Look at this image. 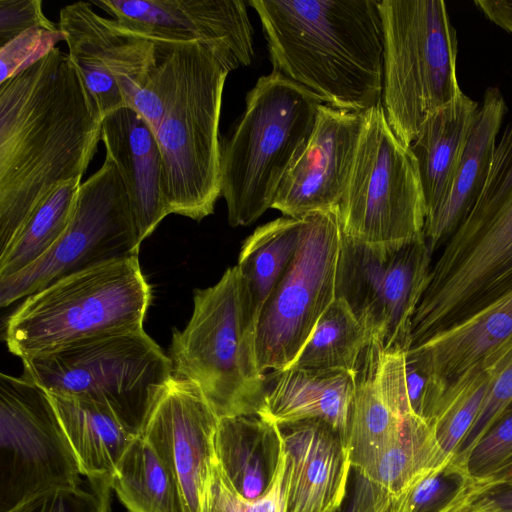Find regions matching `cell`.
Listing matches in <instances>:
<instances>
[{
  "mask_svg": "<svg viewBox=\"0 0 512 512\" xmlns=\"http://www.w3.org/2000/svg\"><path fill=\"white\" fill-rule=\"evenodd\" d=\"M102 120L58 47L0 84V252L53 189L82 180Z\"/></svg>",
  "mask_w": 512,
  "mask_h": 512,
  "instance_id": "cell-1",
  "label": "cell"
},
{
  "mask_svg": "<svg viewBox=\"0 0 512 512\" xmlns=\"http://www.w3.org/2000/svg\"><path fill=\"white\" fill-rule=\"evenodd\" d=\"M380 0H249L274 72L326 105L364 113L381 103Z\"/></svg>",
  "mask_w": 512,
  "mask_h": 512,
  "instance_id": "cell-2",
  "label": "cell"
},
{
  "mask_svg": "<svg viewBox=\"0 0 512 512\" xmlns=\"http://www.w3.org/2000/svg\"><path fill=\"white\" fill-rule=\"evenodd\" d=\"M512 292V123L497 141L472 210L431 267L411 323L410 347L471 318Z\"/></svg>",
  "mask_w": 512,
  "mask_h": 512,
  "instance_id": "cell-3",
  "label": "cell"
},
{
  "mask_svg": "<svg viewBox=\"0 0 512 512\" xmlns=\"http://www.w3.org/2000/svg\"><path fill=\"white\" fill-rule=\"evenodd\" d=\"M231 69L199 42H175L155 133L162 157V196L168 214L201 221L221 196L219 124Z\"/></svg>",
  "mask_w": 512,
  "mask_h": 512,
  "instance_id": "cell-4",
  "label": "cell"
},
{
  "mask_svg": "<svg viewBox=\"0 0 512 512\" xmlns=\"http://www.w3.org/2000/svg\"><path fill=\"white\" fill-rule=\"evenodd\" d=\"M321 104L308 89L274 71L247 93L242 116L221 141V196L230 226L251 225L272 208Z\"/></svg>",
  "mask_w": 512,
  "mask_h": 512,
  "instance_id": "cell-5",
  "label": "cell"
},
{
  "mask_svg": "<svg viewBox=\"0 0 512 512\" xmlns=\"http://www.w3.org/2000/svg\"><path fill=\"white\" fill-rule=\"evenodd\" d=\"M151 288L138 255L62 278L24 298L5 325L9 351L30 359L89 339L143 330Z\"/></svg>",
  "mask_w": 512,
  "mask_h": 512,
  "instance_id": "cell-6",
  "label": "cell"
},
{
  "mask_svg": "<svg viewBox=\"0 0 512 512\" xmlns=\"http://www.w3.org/2000/svg\"><path fill=\"white\" fill-rule=\"evenodd\" d=\"M186 327L173 332L172 375L193 383L219 417L257 414L266 376L256 356L257 324L237 266L196 289Z\"/></svg>",
  "mask_w": 512,
  "mask_h": 512,
  "instance_id": "cell-7",
  "label": "cell"
},
{
  "mask_svg": "<svg viewBox=\"0 0 512 512\" xmlns=\"http://www.w3.org/2000/svg\"><path fill=\"white\" fill-rule=\"evenodd\" d=\"M381 103L389 126L410 147L437 109L458 97V40L443 0H380Z\"/></svg>",
  "mask_w": 512,
  "mask_h": 512,
  "instance_id": "cell-8",
  "label": "cell"
},
{
  "mask_svg": "<svg viewBox=\"0 0 512 512\" xmlns=\"http://www.w3.org/2000/svg\"><path fill=\"white\" fill-rule=\"evenodd\" d=\"M22 363V376L49 394L103 405L138 435L172 378L169 356L144 329L78 342Z\"/></svg>",
  "mask_w": 512,
  "mask_h": 512,
  "instance_id": "cell-9",
  "label": "cell"
},
{
  "mask_svg": "<svg viewBox=\"0 0 512 512\" xmlns=\"http://www.w3.org/2000/svg\"><path fill=\"white\" fill-rule=\"evenodd\" d=\"M91 5L79 1L60 9L58 27L71 62L102 118L129 106L156 133L164 112L174 42L140 35L114 18L99 15Z\"/></svg>",
  "mask_w": 512,
  "mask_h": 512,
  "instance_id": "cell-10",
  "label": "cell"
},
{
  "mask_svg": "<svg viewBox=\"0 0 512 512\" xmlns=\"http://www.w3.org/2000/svg\"><path fill=\"white\" fill-rule=\"evenodd\" d=\"M338 210L343 234L360 242L398 246L423 237L426 207L417 162L389 126L382 103L363 113Z\"/></svg>",
  "mask_w": 512,
  "mask_h": 512,
  "instance_id": "cell-11",
  "label": "cell"
},
{
  "mask_svg": "<svg viewBox=\"0 0 512 512\" xmlns=\"http://www.w3.org/2000/svg\"><path fill=\"white\" fill-rule=\"evenodd\" d=\"M342 242L338 206L306 214L296 253L258 320L256 356L262 373L292 364L336 298Z\"/></svg>",
  "mask_w": 512,
  "mask_h": 512,
  "instance_id": "cell-12",
  "label": "cell"
},
{
  "mask_svg": "<svg viewBox=\"0 0 512 512\" xmlns=\"http://www.w3.org/2000/svg\"><path fill=\"white\" fill-rule=\"evenodd\" d=\"M141 243L123 182L105 157L81 184L71 222L57 243L21 272L0 279V305L9 306L72 274L138 255Z\"/></svg>",
  "mask_w": 512,
  "mask_h": 512,
  "instance_id": "cell-13",
  "label": "cell"
},
{
  "mask_svg": "<svg viewBox=\"0 0 512 512\" xmlns=\"http://www.w3.org/2000/svg\"><path fill=\"white\" fill-rule=\"evenodd\" d=\"M51 397L26 379L0 375V512L83 483Z\"/></svg>",
  "mask_w": 512,
  "mask_h": 512,
  "instance_id": "cell-14",
  "label": "cell"
},
{
  "mask_svg": "<svg viewBox=\"0 0 512 512\" xmlns=\"http://www.w3.org/2000/svg\"><path fill=\"white\" fill-rule=\"evenodd\" d=\"M122 26L150 39L199 42L232 70L254 56L253 28L241 0H94Z\"/></svg>",
  "mask_w": 512,
  "mask_h": 512,
  "instance_id": "cell-15",
  "label": "cell"
},
{
  "mask_svg": "<svg viewBox=\"0 0 512 512\" xmlns=\"http://www.w3.org/2000/svg\"><path fill=\"white\" fill-rule=\"evenodd\" d=\"M218 421L199 389L172 375L141 433L175 475L186 512H206Z\"/></svg>",
  "mask_w": 512,
  "mask_h": 512,
  "instance_id": "cell-16",
  "label": "cell"
},
{
  "mask_svg": "<svg viewBox=\"0 0 512 512\" xmlns=\"http://www.w3.org/2000/svg\"><path fill=\"white\" fill-rule=\"evenodd\" d=\"M363 113L321 104L312 134L286 173L272 208L301 217L337 207L347 187Z\"/></svg>",
  "mask_w": 512,
  "mask_h": 512,
  "instance_id": "cell-17",
  "label": "cell"
},
{
  "mask_svg": "<svg viewBox=\"0 0 512 512\" xmlns=\"http://www.w3.org/2000/svg\"><path fill=\"white\" fill-rule=\"evenodd\" d=\"M511 347L512 292L463 323L407 349L430 378L435 419L463 387Z\"/></svg>",
  "mask_w": 512,
  "mask_h": 512,
  "instance_id": "cell-18",
  "label": "cell"
},
{
  "mask_svg": "<svg viewBox=\"0 0 512 512\" xmlns=\"http://www.w3.org/2000/svg\"><path fill=\"white\" fill-rule=\"evenodd\" d=\"M278 426L286 454V512H336L352 469L342 435L321 419Z\"/></svg>",
  "mask_w": 512,
  "mask_h": 512,
  "instance_id": "cell-19",
  "label": "cell"
},
{
  "mask_svg": "<svg viewBox=\"0 0 512 512\" xmlns=\"http://www.w3.org/2000/svg\"><path fill=\"white\" fill-rule=\"evenodd\" d=\"M101 140L123 182L142 242L169 215L162 196V157L155 132L138 111L122 106L104 116Z\"/></svg>",
  "mask_w": 512,
  "mask_h": 512,
  "instance_id": "cell-20",
  "label": "cell"
},
{
  "mask_svg": "<svg viewBox=\"0 0 512 512\" xmlns=\"http://www.w3.org/2000/svg\"><path fill=\"white\" fill-rule=\"evenodd\" d=\"M507 110L501 90L486 88L450 188L438 209L425 220L423 237L432 254L445 246L480 196Z\"/></svg>",
  "mask_w": 512,
  "mask_h": 512,
  "instance_id": "cell-21",
  "label": "cell"
},
{
  "mask_svg": "<svg viewBox=\"0 0 512 512\" xmlns=\"http://www.w3.org/2000/svg\"><path fill=\"white\" fill-rule=\"evenodd\" d=\"M357 374L344 370L292 368L266 376V393L259 416L276 425L321 419L346 443Z\"/></svg>",
  "mask_w": 512,
  "mask_h": 512,
  "instance_id": "cell-22",
  "label": "cell"
},
{
  "mask_svg": "<svg viewBox=\"0 0 512 512\" xmlns=\"http://www.w3.org/2000/svg\"><path fill=\"white\" fill-rule=\"evenodd\" d=\"M215 452L233 489L248 500L271 487L285 461L279 426L258 414L219 418Z\"/></svg>",
  "mask_w": 512,
  "mask_h": 512,
  "instance_id": "cell-23",
  "label": "cell"
},
{
  "mask_svg": "<svg viewBox=\"0 0 512 512\" xmlns=\"http://www.w3.org/2000/svg\"><path fill=\"white\" fill-rule=\"evenodd\" d=\"M478 109L479 104L462 92L427 118L410 145L420 175L426 219L450 188Z\"/></svg>",
  "mask_w": 512,
  "mask_h": 512,
  "instance_id": "cell-24",
  "label": "cell"
},
{
  "mask_svg": "<svg viewBox=\"0 0 512 512\" xmlns=\"http://www.w3.org/2000/svg\"><path fill=\"white\" fill-rule=\"evenodd\" d=\"M432 255L424 237L393 251L372 330V342L382 352L409 349L411 323L429 282Z\"/></svg>",
  "mask_w": 512,
  "mask_h": 512,
  "instance_id": "cell-25",
  "label": "cell"
},
{
  "mask_svg": "<svg viewBox=\"0 0 512 512\" xmlns=\"http://www.w3.org/2000/svg\"><path fill=\"white\" fill-rule=\"evenodd\" d=\"M49 395L82 475L89 480L111 482L121 459L138 434L103 405Z\"/></svg>",
  "mask_w": 512,
  "mask_h": 512,
  "instance_id": "cell-26",
  "label": "cell"
},
{
  "mask_svg": "<svg viewBox=\"0 0 512 512\" xmlns=\"http://www.w3.org/2000/svg\"><path fill=\"white\" fill-rule=\"evenodd\" d=\"M306 215L282 216L257 227L244 241L238 267L256 324L299 246Z\"/></svg>",
  "mask_w": 512,
  "mask_h": 512,
  "instance_id": "cell-27",
  "label": "cell"
},
{
  "mask_svg": "<svg viewBox=\"0 0 512 512\" xmlns=\"http://www.w3.org/2000/svg\"><path fill=\"white\" fill-rule=\"evenodd\" d=\"M111 486L129 512H186L175 475L142 434L125 452Z\"/></svg>",
  "mask_w": 512,
  "mask_h": 512,
  "instance_id": "cell-28",
  "label": "cell"
},
{
  "mask_svg": "<svg viewBox=\"0 0 512 512\" xmlns=\"http://www.w3.org/2000/svg\"><path fill=\"white\" fill-rule=\"evenodd\" d=\"M433 426L412 416L404 419L399 434L359 467L393 498L428 471L447 464Z\"/></svg>",
  "mask_w": 512,
  "mask_h": 512,
  "instance_id": "cell-29",
  "label": "cell"
},
{
  "mask_svg": "<svg viewBox=\"0 0 512 512\" xmlns=\"http://www.w3.org/2000/svg\"><path fill=\"white\" fill-rule=\"evenodd\" d=\"M81 184L80 179L59 184L29 215L0 252V279L21 272L57 243L71 222Z\"/></svg>",
  "mask_w": 512,
  "mask_h": 512,
  "instance_id": "cell-30",
  "label": "cell"
},
{
  "mask_svg": "<svg viewBox=\"0 0 512 512\" xmlns=\"http://www.w3.org/2000/svg\"><path fill=\"white\" fill-rule=\"evenodd\" d=\"M371 342L370 332L348 303L335 298L289 367L358 373L363 353Z\"/></svg>",
  "mask_w": 512,
  "mask_h": 512,
  "instance_id": "cell-31",
  "label": "cell"
},
{
  "mask_svg": "<svg viewBox=\"0 0 512 512\" xmlns=\"http://www.w3.org/2000/svg\"><path fill=\"white\" fill-rule=\"evenodd\" d=\"M373 343L363 353L351 407L346 447L352 468L390 443L400 432L404 419L385 400L375 381Z\"/></svg>",
  "mask_w": 512,
  "mask_h": 512,
  "instance_id": "cell-32",
  "label": "cell"
},
{
  "mask_svg": "<svg viewBox=\"0 0 512 512\" xmlns=\"http://www.w3.org/2000/svg\"><path fill=\"white\" fill-rule=\"evenodd\" d=\"M398 246L368 244L343 234L336 298L348 303L371 336L387 266Z\"/></svg>",
  "mask_w": 512,
  "mask_h": 512,
  "instance_id": "cell-33",
  "label": "cell"
},
{
  "mask_svg": "<svg viewBox=\"0 0 512 512\" xmlns=\"http://www.w3.org/2000/svg\"><path fill=\"white\" fill-rule=\"evenodd\" d=\"M472 481L452 461L428 471L393 498L390 512H442Z\"/></svg>",
  "mask_w": 512,
  "mask_h": 512,
  "instance_id": "cell-34",
  "label": "cell"
},
{
  "mask_svg": "<svg viewBox=\"0 0 512 512\" xmlns=\"http://www.w3.org/2000/svg\"><path fill=\"white\" fill-rule=\"evenodd\" d=\"M490 367L463 387L432 425L437 443L447 460L453 459L477 419L488 390Z\"/></svg>",
  "mask_w": 512,
  "mask_h": 512,
  "instance_id": "cell-35",
  "label": "cell"
},
{
  "mask_svg": "<svg viewBox=\"0 0 512 512\" xmlns=\"http://www.w3.org/2000/svg\"><path fill=\"white\" fill-rule=\"evenodd\" d=\"M490 371L488 390L477 419L451 460L465 469L476 443L498 418L512 409V347L490 367Z\"/></svg>",
  "mask_w": 512,
  "mask_h": 512,
  "instance_id": "cell-36",
  "label": "cell"
},
{
  "mask_svg": "<svg viewBox=\"0 0 512 512\" xmlns=\"http://www.w3.org/2000/svg\"><path fill=\"white\" fill-rule=\"evenodd\" d=\"M111 482L89 480L41 493L8 512H108Z\"/></svg>",
  "mask_w": 512,
  "mask_h": 512,
  "instance_id": "cell-37",
  "label": "cell"
},
{
  "mask_svg": "<svg viewBox=\"0 0 512 512\" xmlns=\"http://www.w3.org/2000/svg\"><path fill=\"white\" fill-rule=\"evenodd\" d=\"M285 461L271 487L259 498L248 500L231 486L216 461L206 512H286Z\"/></svg>",
  "mask_w": 512,
  "mask_h": 512,
  "instance_id": "cell-38",
  "label": "cell"
},
{
  "mask_svg": "<svg viewBox=\"0 0 512 512\" xmlns=\"http://www.w3.org/2000/svg\"><path fill=\"white\" fill-rule=\"evenodd\" d=\"M512 459V409L505 412L473 447L466 470L474 482L489 478Z\"/></svg>",
  "mask_w": 512,
  "mask_h": 512,
  "instance_id": "cell-39",
  "label": "cell"
},
{
  "mask_svg": "<svg viewBox=\"0 0 512 512\" xmlns=\"http://www.w3.org/2000/svg\"><path fill=\"white\" fill-rule=\"evenodd\" d=\"M63 40L57 30L29 29L0 47V84L44 58Z\"/></svg>",
  "mask_w": 512,
  "mask_h": 512,
  "instance_id": "cell-40",
  "label": "cell"
},
{
  "mask_svg": "<svg viewBox=\"0 0 512 512\" xmlns=\"http://www.w3.org/2000/svg\"><path fill=\"white\" fill-rule=\"evenodd\" d=\"M442 512H512V483L472 480Z\"/></svg>",
  "mask_w": 512,
  "mask_h": 512,
  "instance_id": "cell-41",
  "label": "cell"
},
{
  "mask_svg": "<svg viewBox=\"0 0 512 512\" xmlns=\"http://www.w3.org/2000/svg\"><path fill=\"white\" fill-rule=\"evenodd\" d=\"M32 28L58 29L43 13L41 0H0V47Z\"/></svg>",
  "mask_w": 512,
  "mask_h": 512,
  "instance_id": "cell-42",
  "label": "cell"
},
{
  "mask_svg": "<svg viewBox=\"0 0 512 512\" xmlns=\"http://www.w3.org/2000/svg\"><path fill=\"white\" fill-rule=\"evenodd\" d=\"M392 500L385 488L352 468L345 498L336 512H390Z\"/></svg>",
  "mask_w": 512,
  "mask_h": 512,
  "instance_id": "cell-43",
  "label": "cell"
},
{
  "mask_svg": "<svg viewBox=\"0 0 512 512\" xmlns=\"http://www.w3.org/2000/svg\"><path fill=\"white\" fill-rule=\"evenodd\" d=\"M474 5L489 21L512 34V0H476Z\"/></svg>",
  "mask_w": 512,
  "mask_h": 512,
  "instance_id": "cell-44",
  "label": "cell"
},
{
  "mask_svg": "<svg viewBox=\"0 0 512 512\" xmlns=\"http://www.w3.org/2000/svg\"><path fill=\"white\" fill-rule=\"evenodd\" d=\"M477 483H512V459L500 467L489 478Z\"/></svg>",
  "mask_w": 512,
  "mask_h": 512,
  "instance_id": "cell-45",
  "label": "cell"
}]
</instances>
